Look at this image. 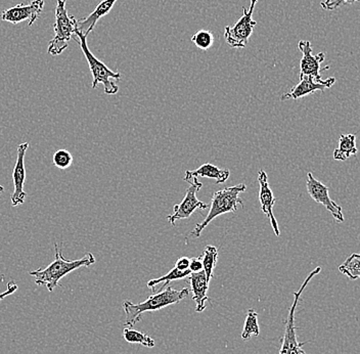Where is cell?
I'll list each match as a JSON object with an SVG mask.
<instances>
[{"mask_svg":"<svg viewBox=\"0 0 360 354\" xmlns=\"http://www.w3.org/2000/svg\"><path fill=\"white\" fill-rule=\"evenodd\" d=\"M63 244L58 247V243L55 244V260L44 270H33L29 272L30 276L35 277V284L37 286H45L49 292H53L58 286H60V281L71 274L74 270L80 267H89L96 263V257L92 253H87L84 257L76 260H67L62 253Z\"/></svg>","mask_w":360,"mask_h":354,"instance_id":"obj_1","label":"cell"},{"mask_svg":"<svg viewBox=\"0 0 360 354\" xmlns=\"http://www.w3.org/2000/svg\"><path fill=\"white\" fill-rule=\"evenodd\" d=\"M191 289L184 288L182 290H175L168 287L166 290L160 291L150 295L146 301L134 304L129 300L123 303L124 311L126 313L125 324L127 328H132L135 324L141 321V315L148 311H156L173 304L179 303L190 295Z\"/></svg>","mask_w":360,"mask_h":354,"instance_id":"obj_2","label":"cell"},{"mask_svg":"<svg viewBox=\"0 0 360 354\" xmlns=\"http://www.w3.org/2000/svg\"><path fill=\"white\" fill-rule=\"evenodd\" d=\"M246 184H240L214 193L210 207H209V213L207 214L206 218L201 223H198L195 229L191 232V238H199L202 232L218 216L231 213V212L235 213L238 211V207H244V202L240 199V195L246 191Z\"/></svg>","mask_w":360,"mask_h":354,"instance_id":"obj_3","label":"cell"},{"mask_svg":"<svg viewBox=\"0 0 360 354\" xmlns=\"http://www.w3.org/2000/svg\"><path fill=\"white\" fill-rule=\"evenodd\" d=\"M76 38L81 49H82L83 55L86 58L90 71L92 74V89H96L98 84L103 85L105 94L108 96H112L119 91L118 85L115 83V80H121V74L112 71L101 61L96 58L94 53L90 51L87 40L82 33L76 30Z\"/></svg>","mask_w":360,"mask_h":354,"instance_id":"obj_4","label":"cell"},{"mask_svg":"<svg viewBox=\"0 0 360 354\" xmlns=\"http://www.w3.org/2000/svg\"><path fill=\"white\" fill-rule=\"evenodd\" d=\"M67 0H58L56 6V23L53 26L55 36L49 42L47 53L51 56H58L67 49L70 40L75 35L78 21L69 15L66 8Z\"/></svg>","mask_w":360,"mask_h":354,"instance_id":"obj_5","label":"cell"},{"mask_svg":"<svg viewBox=\"0 0 360 354\" xmlns=\"http://www.w3.org/2000/svg\"><path fill=\"white\" fill-rule=\"evenodd\" d=\"M321 272V266L312 270V272L308 274V277H306L305 281L303 282L301 288L299 289L297 292H294V301H292L289 315H288L287 321H285V334H283V337L281 338L280 354H306L305 351L302 349L306 342L300 343L298 339H297V329L296 326H295V313H296L297 306H298L299 301H300L303 291L307 287L310 281Z\"/></svg>","mask_w":360,"mask_h":354,"instance_id":"obj_6","label":"cell"},{"mask_svg":"<svg viewBox=\"0 0 360 354\" xmlns=\"http://www.w3.org/2000/svg\"><path fill=\"white\" fill-rule=\"evenodd\" d=\"M258 0H251L249 10L244 8L242 18L235 26H226L224 29V38L231 49H244L249 42L257 22L253 20V13Z\"/></svg>","mask_w":360,"mask_h":354,"instance_id":"obj_7","label":"cell"},{"mask_svg":"<svg viewBox=\"0 0 360 354\" xmlns=\"http://www.w3.org/2000/svg\"><path fill=\"white\" fill-rule=\"evenodd\" d=\"M190 187L186 189V196L184 200L179 205H175L173 207V214L167 216L168 222L171 223L172 227H175L177 220H188L193 212L197 210H206L209 209L210 205L202 202L197 198V193L202 189V184L199 182L197 177H193L191 180Z\"/></svg>","mask_w":360,"mask_h":354,"instance_id":"obj_8","label":"cell"},{"mask_svg":"<svg viewBox=\"0 0 360 354\" xmlns=\"http://www.w3.org/2000/svg\"><path fill=\"white\" fill-rule=\"evenodd\" d=\"M306 188H307V191L310 197H311L315 202L319 203V204L325 206L326 210L332 214L333 217L335 218L337 222L343 223L345 222L343 211H342V207L330 198V194H328L330 189H328V187L325 186L323 182L317 180L311 172H308Z\"/></svg>","mask_w":360,"mask_h":354,"instance_id":"obj_9","label":"cell"},{"mask_svg":"<svg viewBox=\"0 0 360 354\" xmlns=\"http://www.w3.org/2000/svg\"><path fill=\"white\" fill-rule=\"evenodd\" d=\"M44 4L45 0H33L28 6L17 4L8 10L2 11L1 20L13 25L28 21V26L31 27L44 11Z\"/></svg>","mask_w":360,"mask_h":354,"instance_id":"obj_10","label":"cell"},{"mask_svg":"<svg viewBox=\"0 0 360 354\" xmlns=\"http://www.w3.org/2000/svg\"><path fill=\"white\" fill-rule=\"evenodd\" d=\"M298 49L302 51L303 56L300 62V78L303 76H311L317 82H323L321 70H328L330 67L321 68V63L325 61L326 55L323 53L314 55L312 53L311 44L308 40H301L298 44Z\"/></svg>","mask_w":360,"mask_h":354,"instance_id":"obj_11","label":"cell"},{"mask_svg":"<svg viewBox=\"0 0 360 354\" xmlns=\"http://www.w3.org/2000/svg\"><path fill=\"white\" fill-rule=\"evenodd\" d=\"M29 148V143H22L18 146L17 162L13 172V193L11 195V206L18 207L24 204L27 193L24 191L26 180V169H25V156Z\"/></svg>","mask_w":360,"mask_h":354,"instance_id":"obj_12","label":"cell"},{"mask_svg":"<svg viewBox=\"0 0 360 354\" xmlns=\"http://www.w3.org/2000/svg\"><path fill=\"white\" fill-rule=\"evenodd\" d=\"M258 182L259 188H260L259 189V201H260L261 211L269 218L274 234L276 236H280V227H278V223L276 222V216L274 214V207L276 199L274 198L271 189H270L266 172L263 169L259 170Z\"/></svg>","mask_w":360,"mask_h":354,"instance_id":"obj_13","label":"cell"},{"mask_svg":"<svg viewBox=\"0 0 360 354\" xmlns=\"http://www.w3.org/2000/svg\"><path fill=\"white\" fill-rule=\"evenodd\" d=\"M311 76H303L300 78V82L292 87L291 91L283 94L281 96V101L298 100L304 98L308 94H314L315 91H325L326 89H330L336 83V78L330 77L323 81L317 82Z\"/></svg>","mask_w":360,"mask_h":354,"instance_id":"obj_14","label":"cell"},{"mask_svg":"<svg viewBox=\"0 0 360 354\" xmlns=\"http://www.w3.org/2000/svg\"><path fill=\"white\" fill-rule=\"evenodd\" d=\"M188 283L191 285V291L193 292V300L195 302V311L202 312L206 308V302L209 301L208 289L209 282L207 281L206 274L204 270L195 274H191L188 277Z\"/></svg>","mask_w":360,"mask_h":354,"instance_id":"obj_15","label":"cell"},{"mask_svg":"<svg viewBox=\"0 0 360 354\" xmlns=\"http://www.w3.org/2000/svg\"><path fill=\"white\" fill-rule=\"evenodd\" d=\"M117 1L118 0H103V1H101L96 6V10L92 11L89 17L78 21L77 30L79 32L82 33L85 37H87L96 28V24L101 18L110 13Z\"/></svg>","mask_w":360,"mask_h":354,"instance_id":"obj_16","label":"cell"},{"mask_svg":"<svg viewBox=\"0 0 360 354\" xmlns=\"http://www.w3.org/2000/svg\"><path fill=\"white\" fill-rule=\"evenodd\" d=\"M231 177V171L229 169H220L219 167L211 163L202 164L195 170L186 171L184 180L190 182L193 177L212 178L215 179L216 184H224Z\"/></svg>","mask_w":360,"mask_h":354,"instance_id":"obj_17","label":"cell"},{"mask_svg":"<svg viewBox=\"0 0 360 354\" xmlns=\"http://www.w3.org/2000/svg\"><path fill=\"white\" fill-rule=\"evenodd\" d=\"M356 135L341 134L339 137V146L334 151V159L336 161H346L352 156L357 155Z\"/></svg>","mask_w":360,"mask_h":354,"instance_id":"obj_18","label":"cell"},{"mask_svg":"<svg viewBox=\"0 0 360 354\" xmlns=\"http://www.w3.org/2000/svg\"><path fill=\"white\" fill-rule=\"evenodd\" d=\"M191 274V270H186V272H182V270H179V268L173 267L170 272H168L165 276L159 277V279H150V281L148 282V287L152 290V293L154 292L155 289H156L158 285L160 284H163L161 289L157 292H160V291H163L164 289L167 287L169 284L173 281H177V279H184L186 277H188Z\"/></svg>","mask_w":360,"mask_h":354,"instance_id":"obj_19","label":"cell"},{"mask_svg":"<svg viewBox=\"0 0 360 354\" xmlns=\"http://www.w3.org/2000/svg\"><path fill=\"white\" fill-rule=\"evenodd\" d=\"M218 250L214 246H206L204 249V253L202 255V266L204 272L206 274L207 281L210 283L213 277V270L217 265Z\"/></svg>","mask_w":360,"mask_h":354,"instance_id":"obj_20","label":"cell"},{"mask_svg":"<svg viewBox=\"0 0 360 354\" xmlns=\"http://www.w3.org/2000/svg\"><path fill=\"white\" fill-rule=\"evenodd\" d=\"M259 334H260V328H259L257 311L253 310V308H250L247 312L244 329H243L242 339L248 341L254 336L257 337Z\"/></svg>","mask_w":360,"mask_h":354,"instance_id":"obj_21","label":"cell"},{"mask_svg":"<svg viewBox=\"0 0 360 354\" xmlns=\"http://www.w3.org/2000/svg\"><path fill=\"white\" fill-rule=\"evenodd\" d=\"M123 337L128 343L141 344L143 346L148 347V348H153L156 345L155 340L150 338V336L146 335V333L139 332V331L127 328V327L124 329Z\"/></svg>","mask_w":360,"mask_h":354,"instance_id":"obj_22","label":"cell"},{"mask_svg":"<svg viewBox=\"0 0 360 354\" xmlns=\"http://www.w3.org/2000/svg\"><path fill=\"white\" fill-rule=\"evenodd\" d=\"M339 270L352 281L360 279V253H353L349 256L344 263L339 266Z\"/></svg>","mask_w":360,"mask_h":354,"instance_id":"obj_23","label":"cell"},{"mask_svg":"<svg viewBox=\"0 0 360 354\" xmlns=\"http://www.w3.org/2000/svg\"><path fill=\"white\" fill-rule=\"evenodd\" d=\"M191 40L198 49L207 51V49H210L212 47L214 36L209 30H200L191 38Z\"/></svg>","mask_w":360,"mask_h":354,"instance_id":"obj_24","label":"cell"},{"mask_svg":"<svg viewBox=\"0 0 360 354\" xmlns=\"http://www.w3.org/2000/svg\"><path fill=\"white\" fill-rule=\"evenodd\" d=\"M53 161L58 169H67L73 164V156L69 151L58 150L53 155Z\"/></svg>","mask_w":360,"mask_h":354,"instance_id":"obj_25","label":"cell"},{"mask_svg":"<svg viewBox=\"0 0 360 354\" xmlns=\"http://www.w3.org/2000/svg\"><path fill=\"white\" fill-rule=\"evenodd\" d=\"M355 2H360V0H323L321 2V8L326 11H335L347 4H353Z\"/></svg>","mask_w":360,"mask_h":354,"instance_id":"obj_26","label":"cell"},{"mask_svg":"<svg viewBox=\"0 0 360 354\" xmlns=\"http://www.w3.org/2000/svg\"><path fill=\"white\" fill-rule=\"evenodd\" d=\"M188 270H191V274L202 272L204 266H202V256L191 258L190 268Z\"/></svg>","mask_w":360,"mask_h":354,"instance_id":"obj_27","label":"cell"},{"mask_svg":"<svg viewBox=\"0 0 360 354\" xmlns=\"http://www.w3.org/2000/svg\"><path fill=\"white\" fill-rule=\"evenodd\" d=\"M18 289H19V286L17 285L15 281L8 282V285H6V290L0 294V301L6 298V297L13 295L15 291H18Z\"/></svg>","mask_w":360,"mask_h":354,"instance_id":"obj_28","label":"cell"},{"mask_svg":"<svg viewBox=\"0 0 360 354\" xmlns=\"http://www.w3.org/2000/svg\"><path fill=\"white\" fill-rule=\"evenodd\" d=\"M190 263L191 258L188 257H180L179 260L175 263V267L179 268V270H182V272H186V270H190Z\"/></svg>","mask_w":360,"mask_h":354,"instance_id":"obj_29","label":"cell"},{"mask_svg":"<svg viewBox=\"0 0 360 354\" xmlns=\"http://www.w3.org/2000/svg\"><path fill=\"white\" fill-rule=\"evenodd\" d=\"M4 187L0 186V194L4 193Z\"/></svg>","mask_w":360,"mask_h":354,"instance_id":"obj_30","label":"cell"}]
</instances>
